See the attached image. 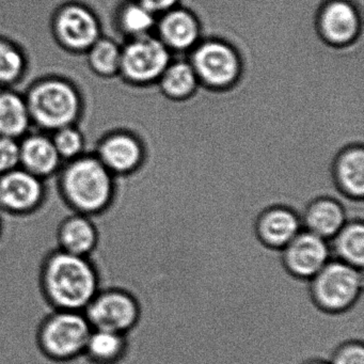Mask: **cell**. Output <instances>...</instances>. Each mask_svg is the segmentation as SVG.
I'll use <instances>...</instances> for the list:
<instances>
[{"label": "cell", "instance_id": "6", "mask_svg": "<svg viewBox=\"0 0 364 364\" xmlns=\"http://www.w3.org/2000/svg\"><path fill=\"white\" fill-rule=\"evenodd\" d=\"M191 63L200 85L227 90L240 80L242 59L234 46L219 39L199 42L191 50Z\"/></svg>", "mask_w": 364, "mask_h": 364}, {"label": "cell", "instance_id": "16", "mask_svg": "<svg viewBox=\"0 0 364 364\" xmlns=\"http://www.w3.org/2000/svg\"><path fill=\"white\" fill-rule=\"evenodd\" d=\"M20 167L38 178H50L60 171L63 159L48 134L28 133L20 139Z\"/></svg>", "mask_w": 364, "mask_h": 364}, {"label": "cell", "instance_id": "27", "mask_svg": "<svg viewBox=\"0 0 364 364\" xmlns=\"http://www.w3.org/2000/svg\"><path fill=\"white\" fill-rule=\"evenodd\" d=\"M50 137L63 161H72L85 154L86 140L84 134L76 125L57 129Z\"/></svg>", "mask_w": 364, "mask_h": 364}, {"label": "cell", "instance_id": "2", "mask_svg": "<svg viewBox=\"0 0 364 364\" xmlns=\"http://www.w3.org/2000/svg\"><path fill=\"white\" fill-rule=\"evenodd\" d=\"M59 173V191L74 213L97 216L114 202V176L95 154H82L67 161Z\"/></svg>", "mask_w": 364, "mask_h": 364}, {"label": "cell", "instance_id": "3", "mask_svg": "<svg viewBox=\"0 0 364 364\" xmlns=\"http://www.w3.org/2000/svg\"><path fill=\"white\" fill-rule=\"evenodd\" d=\"M31 123L44 133L77 124L84 100L77 87L67 78L46 76L33 82L24 95Z\"/></svg>", "mask_w": 364, "mask_h": 364}, {"label": "cell", "instance_id": "10", "mask_svg": "<svg viewBox=\"0 0 364 364\" xmlns=\"http://www.w3.org/2000/svg\"><path fill=\"white\" fill-rule=\"evenodd\" d=\"M331 259L329 242L304 229L281 250L285 270L302 281H310Z\"/></svg>", "mask_w": 364, "mask_h": 364}, {"label": "cell", "instance_id": "26", "mask_svg": "<svg viewBox=\"0 0 364 364\" xmlns=\"http://www.w3.org/2000/svg\"><path fill=\"white\" fill-rule=\"evenodd\" d=\"M28 61L22 48L11 40L0 38V87L10 88L26 74Z\"/></svg>", "mask_w": 364, "mask_h": 364}, {"label": "cell", "instance_id": "31", "mask_svg": "<svg viewBox=\"0 0 364 364\" xmlns=\"http://www.w3.org/2000/svg\"><path fill=\"white\" fill-rule=\"evenodd\" d=\"M301 364H329V361L325 358H310V359L302 362Z\"/></svg>", "mask_w": 364, "mask_h": 364}, {"label": "cell", "instance_id": "8", "mask_svg": "<svg viewBox=\"0 0 364 364\" xmlns=\"http://www.w3.org/2000/svg\"><path fill=\"white\" fill-rule=\"evenodd\" d=\"M84 313L92 328L129 334L139 323L141 306L133 291L109 287L100 289Z\"/></svg>", "mask_w": 364, "mask_h": 364}, {"label": "cell", "instance_id": "1", "mask_svg": "<svg viewBox=\"0 0 364 364\" xmlns=\"http://www.w3.org/2000/svg\"><path fill=\"white\" fill-rule=\"evenodd\" d=\"M40 285L44 298L54 310L84 312L101 289V280L90 257L57 248L42 262Z\"/></svg>", "mask_w": 364, "mask_h": 364}, {"label": "cell", "instance_id": "21", "mask_svg": "<svg viewBox=\"0 0 364 364\" xmlns=\"http://www.w3.org/2000/svg\"><path fill=\"white\" fill-rule=\"evenodd\" d=\"M31 119L24 95L0 89V136L20 140L29 133Z\"/></svg>", "mask_w": 364, "mask_h": 364}, {"label": "cell", "instance_id": "29", "mask_svg": "<svg viewBox=\"0 0 364 364\" xmlns=\"http://www.w3.org/2000/svg\"><path fill=\"white\" fill-rule=\"evenodd\" d=\"M20 140L0 136V176L20 167Z\"/></svg>", "mask_w": 364, "mask_h": 364}, {"label": "cell", "instance_id": "28", "mask_svg": "<svg viewBox=\"0 0 364 364\" xmlns=\"http://www.w3.org/2000/svg\"><path fill=\"white\" fill-rule=\"evenodd\" d=\"M329 364H364L363 340H349L338 345L330 355Z\"/></svg>", "mask_w": 364, "mask_h": 364}, {"label": "cell", "instance_id": "13", "mask_svg": "<svg viewBox=\"0 0 364 364\" xmlns=\"http://www.w3.org/2000/svg\"><path fill=\"white\" fill-rule=\"evenodd\" d=\"M321 39L334 48L353 44L361 31L359 12L347 0H331L321 9L317 20Z\"/></svg>", "mask_w": 364, "mask_h": 364}, {"label": "cell", "instance_id": "20", "mask_svg": "<svg viewBox=\"0 0 364 364\" xmlns=\"http://www.w3.org/2000/svg\"><path fill=\"white\" fill-rule=\"evenodd\" d=\"M129 349V334L92 328L84 355L92 364H119Z\"/></svg>", "mask_w": 364, "mask_h": 364}, {"label": "cell", "instance_id": "23", "mask_svg": "<svg viewBox=\"0 0 364 364\" xmlns=\"http://www.w3.org/2000/svg\"><path fill=\"white\" fill-rule=\"evenodd\" d=\"M157 84L168 99L184 101L195 95L200 82L189 61H171Z\"/></svg>", "mask_w": 364, "mask_h": 364}, {"label": "cell", "instance_id": "7", "mask_svg": "<svg viewBox=\"0 0 364 364\" xmlns=\"http://www.w3.org/2000/svg\"><path fill=\"white\" fill-rule=\"evenodd\" d=\"M170 63L171 52L159 38H135L122 46L119 75L133 86H149L159 82Z\"/></svg>", "mask_w": 364, "mask_h": 364}, {"label": "cell", "instance_id": "5", "mask_svg": "<svg viewBox=\"0 0 364 364\" xmlns=\"http://www.w3.org/2000/svg\"><path fill=\"white\" fill-rule=\"evenodd\" d=\"M92 326L82 311L54 310L37 330L40 351L48 359L68 362L84 355Z\"/></svg>", "mask_w": 364, "mask_h": 364}, {"label": "cell", "instance_id": "22", "mask_svg": "<svg viewBox=\"0 0 364 364\" xmlns=\"http://www.w3.org/2000/svg\"><path fill=\"white\" fill-rule=\"evenodd\" d=\"M329 242L332 259L363 269L364 223L362 219H348Z\"/></svg>", "mask_w": 364, "mask_h": 364}, {"label": "cell", "instance_id": "30", "mask_svg": "<svg viewBox=\"0 0 364 364\" xmlns=\"http://www.w3.org/2000/svg\"><path fill=\"white\" fill-rule=\"evenodd\" d=\"M137 1L156 16L159 14L163 16L166 12L174 9L176 4L178 3V0H137Z\"/></svg>", "mask_w": 364, "mask_h": 364}, {"label": "cell", "instance_id": "19", "mask_svg": "<svg viewBox=\"0 0 364 364\" xmlns=\"http://www.w3.org/2000/svg\"><path fill=\"white\" fill-rule=\"evenodd\" d=\"M333 178L343 195L361 201L364 195L363 146H348L336 157L333 164Z\"/></svg>", "mask_w": 364, "mask_h": 364}, {"label": "cell", "instance_id": "9", "mask_svg": "<svg viewBox=\"0 0 364 364\" xmlns=\"http://www.w3.org/2000/svg\"><path fill=\"white\" fill-rule=\"evenodd\" d=\"M52 33L60 48L72 54H86L102 37L97 14L82 4H67L55 12Z\"/></svg>", "mask_w": 364, "mask_h": 364}, {"label": "cell", "instance_id": "14", "mask_svg": "<svg viewBox=\"0 0 364 364\" xmlns=\"http://www.w3.org/2000/svg\"><path fill=\"white\" fill-rule=\"evenodd\" d=\"M255 236L266 248L282 250L301 231V216L287 205H272L262 210L253 225Z\"/></svg>", "mask_w": 364, "mask_h": 364}, {"label": "cell", "instance_id": "17", "mask_svg": "<svg viewBox=\"0 0 364 364\" xmlns=\"http://www.w3.org/2000/svg\"><path fill=\"white\" fill-rule=\"evenodd\" d=\"M100 242L99 230L90 216L74 213L57 230L58 249L80 257H90Z\"/></svg>", "mask_w": 364, "mask_h": 364}, {"label": "cell", "instance_id": "18", "mask_svg": "<svg viewBox=\"0 0 364 364\" xmlns=\"http://www.w3.org/2000/svg\"><path fill=\"white\" fill-rule=\"evenodd\" d=\"M346 210L338 200L321 197L306 206L301 216L302 228L329 242L347 223Z\"/></svg>", "mask_w": 364, "mask_h": 364}, {"label": "cell", "instance_id": "32", "mask_svg": "<svg viewBox=\"0 0 364 364\" xmlns=\"http://www.w3.org/2000/svg\"><path fill=\"white\" fill-rule=\"evenodd\" d=\"M1 230H3V225H1V220H0V235H1Z\"/></svg>", "mask_w": 364, "mask_h": 364}, {"label": "cell", "instance_id": "25", "mask_svg": "<svg viewBox=\"0 0 364 364\" xmlns=\"http://www.w3.org/2000/svg\"><path fill=\"white\" fill-rule=\"evenodd\" d=\"M122 46L102 36L86 52L87 63L95 75L112 78L120 73Z\"/></svg>", "mask_w": 364, "mask_h": 364}, {"label": "cell", "instance_id": "12", "mask_svg": "<svg viewBox=\"0 0 364 364\" xmlns=\"http://www.w3.org/2000/svg\"><path fill=\"white\" fill-rule=\"evenodd\" d=\"M95 155L112 176H129L141 167L144 146L131 132H112L97 142Z\"/></svg>", "mask_w": 364, "mask_h": 364}, {"label": "cell", "instance_id": "24", "mask_svg": "<svg viewBox=\"0 0 364 364\" xmlns=\"http://www.w3.org/2000/svg\"><path fill=\"white\" fill-rule=\"evenodd\" d=\"M117 27L127 40L144 37L156 28L157 16L136 1L125 4L117 14Z\"/></svg>", "mask_w": 364, "mask_h": 364}, {"label": "cell", "instance_id": "11", "mask_svg": "<svg viewBox=\"0 0 364 364\" xmlns=\"http://www.w3.org/2000/svg\"><path fill=\"white\" fill-rule=\"evenodd\" d=\"M44 180L18 167L0 176V210L24 216L41 208L46 199Z\"/></svg>", "mask_w": 364, "mask_h": 364}, {"label": "cell", "instance_id": "15", "mask_svg": "<svg viewBox=\"0 0 364 364\" xmlns=\"http://www.w3.org/2000/svg\"><path fill=\"white\" fill-rule=\"evenodd\" d=\"M157 38L170 52L191 50L200 42L201 27L195 14L184 9H174L161 16L156 24Z\"/></svg>", "mask_w": 364, "mask_h": 364}, {"label": "cell", "instance_id": "4", "mask_svg": "<svg viewBox=\"0 0 364 364\" xmlns=\"http://www.w3.org/2000/svg\"><path fill=\"white\" fill-rule=\"evenodd\" d=\"M363 269L331 259L310 281L314 306L327 314H342L363 300Z\"/></svg>", "mask_w": 364, "mask_h": 364}]
</instances>
